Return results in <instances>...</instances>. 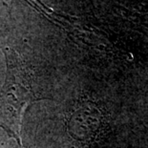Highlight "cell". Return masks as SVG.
Returning a JSON list of instances; mask_svg holds the SVG:
<instances>
[{"label": "cell", "instance_id": "1", "mask_svg": "<svg viewBox=\"0 0 148 148\" xmlns=\"http://www.w3.org/2000/svg\"><path fill=\"white\" fill-rule=\"evenodd\" d=\"M7 62L6 80L0 92V124L19 140L23 113L32 101L38 99L32 87V79L19 56L5 48Z\"/></svg>", "mask_w": 148, "mask_h": 148}]
</instances>
